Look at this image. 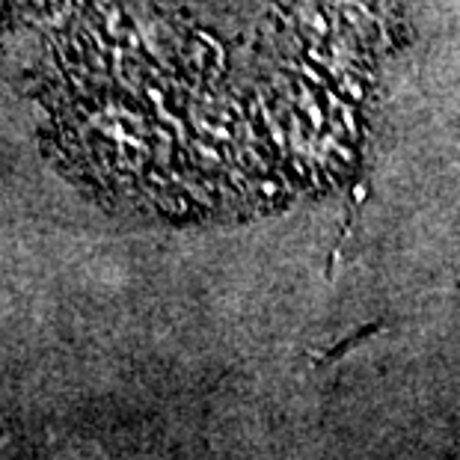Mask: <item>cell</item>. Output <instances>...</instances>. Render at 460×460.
I'll return each instance as SVG.
<instances>
[{"instance_id":"obj_1","label":"cell","mask_w":460,"mask_h":460,"mask_svg":"<svg viewBox=\"0 0 460 460\" xmlns=\"http://www.w3.org/2000/svg\"><path fill=\"white\" fill-rule=\"evenodd\" d=\"M357 9L368 0H0V63L99 205L229 220L318 166Z\"/></svg>"}]
</instances>
